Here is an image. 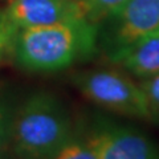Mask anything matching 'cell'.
<instances>
[{
	"mask_svg": "<svg viewBox=\"0 0 159 159\" xmlns=\"http://www.w3.org/2000/svg\"><path fill=\"white\" fill-rule=\"evenodd\" d=\"M6 12L19 29L84 19L77 0H8Z\"/></svg>",
	"mask_w": 159,
	"mask_h": 159,
	"instance_id": "cell-6",
	"label": "cell"
},
{
	"mask_svg": "<svg viewBox=\"0 0 159 159\" xmlns=\"http://www.w3.org/2000/svg\"><path fill=\"white\" fill-rule=\"evenodd\" d=\"M9 51L17 65L53 73L97 56V25L85 19L17 29Z\"/></svg>",
	"mask_w": 159,
	"mask_h": 159,
	"instance_id": "cell-1",
	"label": "cell"
},
{
	"mask_svg": "<svg viewBox=\"0 0 159 159\" xmlns=\"http://www.w3.org/2000/svg\"><path fill=\"white\" fill-rule=\"evenodd\" d=\"M51 159H98L89 127L74 125L72 133Z\"/></svg>",
	"mask_w": 159,
	"mask_h": 159,
	"instance_id": "cell-8",
	"label": "cell"
},
{
	"mask_svg": "<svg viewBox=\"0 0 159 159\" xmlns=\"http://www.w3.org/2000/svg\"><path fill=\"white\" fill-rule=\"evenodd\" d=\"M97 25V51L109 62L159 28V0H129Z\"/></svg>",
	"mask_w": 159,
	"mask_h": 159,
	"instance_id": "cell-3",
	"label": "cell"
},
{
	"mask_svg": "<svg viewBox=\"0 0 159 159\" xmlns=\"http://www.w3.org/2000/svg\"><path fill=\"white\" fill-rule=\"evenodd\" d=\"M17 27L7 15L6 9L0 11V58L4 56V53L11 49L13 37L17 32Z\"/></svg>",
	"mask_w": 159,
	"mask_h": 159,
	"instance_id": "cell-12",
	"label": "cell"
},
{
	"mask_svg": "<svg viewBox=\"0 0 159 159\" xmlns=\"http://www.w3.org/2000/svg\"><path fill=\"white\" fill-rule=\"evenodd\" d=\"M89 133L98 159H159V145L135 126L97 117Z\"/></svg>",
	"mask_w": 159,
	"mask_h": 159,
	"instance_id": "cell-5",
	"label": "cell"
},
{
	"mask_svg": "<svg viewBox=\"0 0 159 159\" xmlns=\"http://www.w3.org/2000/svg\"><path fill=\"white\" fill-rule=\"evenodd\" d=\"M73 84L85 98L106 110L148 121L146 98L139 84L113 69H96L73 76Z\"/></svg>",
	"mask_w": 159,
	"mask_h": 159,
	"instance_id": "cell-4",
	"label": "cell"
},
{
	"mask_svg": "<svg viewBox=\"0 0 159 159\" xmlns=\"http://www.w3.org/2000/svg\"><path fill=\"white\" fill-rule=\"evenodd\" d=\"M73 127L70 113L56 94L34 92L16 106L9 143L20 159H51Z\"/></svg>",
	"mask_w": 159,
	"mask_h": 159,
	"instance_id": "cell-2",
	"label": "cell"
},
{
	"mask_svg": "<svg viewBox=\"0 0 159 159\" xmlns=\"http://www.w3.org/2000/svg\"><path fill=\"white\" fill-rule=\"evenodd\" d=\"M139 86L146 98L148 122L159 125V74L142 80Z\"/></svg>",
	"mask_w": 159,
	"mask_h": 159,
	"instance_id": "cell-10",
	"label": "cell"
},
{
	"mask_svg": "<svg viewBox=\"0 0 159 159\" xmlns=\"http://www.w3.org/2000/svg\"><path fill=\"white\" fill-rule=\"evenodd\" d=\"M15 110H16V107H13L7 97L0 93V151L3 150L7 143H9Z\"/></svg>",
	"mask_w": 159,
	"mask_h": 159,
	"instance_id": "cell-11",
	"label": "cell"
},
{
	"mask_svg": "<svg viewBox=\"0 0 159 159\" xmlns=\"http://www.w3.org/2000/svg\"><path fill=\"white\" fill-rule=\"evenodd\" d=\"M116 64L141 80L159 74V28L131 45Z\"/></svg>",
	"mask_w": 159,
	"mask_h": 159,
	"instance_id": "cell-7",
	"label": "cell"
},
{
	"mask_svg": "<svg viewBox=\"0 0 159 159\" xmlns=\"http://www.w3.org/2000/svg\"><path fill=\"white\" fill-rule=\"evenodd\" d=\"M82 16L89 23L98 24L129 0H77Z\"/></svg>",
	"mask_w": 159,
	"mask_h": 159,
	"instance_id": "cell-9",
	"label": "cell"
}]
</instances>
